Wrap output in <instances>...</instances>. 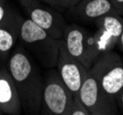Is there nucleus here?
<instances>
[{
    "label": "nucleus",
    "mask_w": 123,
    "mask_h": 115,
    "mask_svg": "<svg viewBox=\"0 0 123 115\" xmlns=\"http://www.w3.org/2000/svg\"><path fill=\"white\" fill-rule=\"evenodd\" d=\"M6 67L19 95L22 111L26 114H40L44 77L37 61L20 44H18L10 52Z\"/></svg>",
    "instance_id": "nucleus-1"
},
{
    "label": "nucleus",
    "mask_w": 123,
    "mask_h": 115,
    "mask_svg": "<svg viewBox=\"0 0 123 115\" xmlns=\"http://www.w3.org/2000/svg\"><path fill=\"white\" fill-rule=\"evenodd\" d=\"M18 44L42 67H56L59 55L58 40L53 39L29 18H23L21 21Z\"/></svg>",
    "instance_id": "nucleus-2"
},
{
    "label": "nucleus",
    "mask_w": 123,
    "mask_h": 115,
    "mask_svg": "<svg viewBox=\"0 0 123 115\" xmlns=\"http://www.w3.org/2000/svg\"><path fill=\"white\" fill-rule=\"evenodd\" d=\"M60 40L67 51L87 69H90L96 60L102 54L95 32H90L76 24H67Z\"/></svg>",
    "instance_id": "nucleus-3"
},
{
    "label": "nucleus",
    "mask_w": 123,
    "mask_h": 115,
    "mask_svg": "<svg viewBox=\"0 0 123 115\" xmlns=\"http://www.w3.org/2000/svg\"><path fill=\"white\" fill-rule=\"evenodd\" d=\"M73 94L57 70L50 68L44 76V88L40 114L70 115Z\"/></svg>",
    "instance_id": "nucleus-4"
},
{
    "label": "nucleus",
    "mask_w": 123,
    "mask_h": 115,
    "mask_svg": "<svg viewBox=\"0 0 123 115\" xmlns=\"http://www.w3.org/2000/svg\"><path fill=\"white\" fill-rule=\"evenodd\" d=\"M89 72L97 79L101 89L115 99L123 89V59L118 52H104L96 60Z\"/></svg>",
    "instance_id": "nucleus-5"
},
{
    "label": "nucleus",
    "mask_w": 123,
    "mask_h": 115,
    "mask_svg": "<svg viewBox=\"0 0 123 115\" xmlns=\"http://www.w3.org/2000/svg\"><path fill=\"white\" fill-rule=\"evenodd\" d=\"M78 95L91 115H117L119 113L115 99L101 89L97 79L89 71Z\"/></svg>",
    "instance_id": "nucleus-6"
},
{
    "label": "nucleus",
    "mask_w": 123,
    "mask_h": 115,
    "mask_svg": "<svg viewBox=\"0 0 123 115\" xmlns=\"http://www.w3.org/2000/svg\"><path fill=\"white\" fill-rule=\"evenodd\" d=\"M58 43L59 55L56 64L57 71L73 96L77 95L86 78L89 69L67 51L61 40H58Z\"/></svg>",
    "instance_id": "nucleus-7"
},
{
    "label": "nucleus",
    "mask_w": 123,
    "mask_h": 115,
    "mask_svg": "<svg viewBox=\"0 0 123 115\" xmlns=\"http://www.w3.org/2000/svg\"><path fill=\"white\" fill-rule=\"evenodd\" d=\"M23 8L28 18L53 39H62L67 24L59 12L45 6L40 0H33Z\"/></svg>",
    "instance_id": "nucleus-8"
},
{
    "label": "nucleus",
    "mask_w": 123,
    "mask_h": 115,
    "mask_svg": "<svg viewBox=\"0 0 123 115\" xmlns=\"http://www.w3.org/2000/svg\"><path fill=\"white\" fill-rule=\"evenodd\" d=\"M95 32L98 45L102 53L113 51L123 31V17L120 14H109L94 21Z\"/></svg>",
    "instance_id": "nucleus-9"
},
{
    "label": "nucleus",
    "mask_w": 123,
    "mask_h": 115,
    "mask_svg": "<svg viewBox=\"0 0 123 115\" xmlns=\"http://www.w3.org/2000/svg\"><path fill=\"white\" fill-rule=\"evenodd\" d=\"M0 110L7 115L23 112L19 95L6 64L0 69Z\"/></svg>",
    "instance_id": "nucleus-10"
},
{
    "label": "nucleus",
    "mask_w": 123,
    "mask_h": 115,
    "mask_svg": "<svg viewBox=\"0 0 123 115\" xmlns=\"http://www.w3.org/2000/svg\"><path fill=\"white\" fill-rule=\"evenodd\" d=\"M72 15L82 21H95L109 14H119L111 0H81L71 9Z\"/></svg>",
    "instance_id": "nucleus-11"
},
{
    "label": "nucleus",
    "mask_w": 123,
    "mask_h": 115,
    "mask_svg": "<svg viewBox=\"0 0 123 115\" xmlns=\"http://www.w3.org/2000/svg\"><path fill=\"white\" fill-rule=\"evenodd\" d=\"M21 17L18 12L9 20L0 25V56L7 61L13 49L18 44Z\"/></svg>",
    "instance_id": "nucleus-12"
},
{
    "label": "nucleus",
    "mask_w": 123,
    "mask_h": 115,
    "mask_svg": "<svg viewBox=\"0 0 123 115\" xmlns=\"http://www.w3.org/2000/svg\"><path fill=\"white\" fill-rule=\"evenodd\" d=\"M70 115H91L86 106L84 104L82 99H80L79 95L73 96V102L71 107Z\"/></svg>",
    "instance_id": "nucleus-13"
},
{
    "label": "nucleus",
    "mask_w": 123,
    "mask_h": 115,
    "mask_svg": "<svg viewBox=\"0 0 123 115\" xmlns=\"http://www.w3.org/2000/svg\"><path fill=\"white\" fill-rule=\"evenodd\" d=\"M17 13L10 7L7 0H0V25L9 20Z\"/></svg>",
    "instance_id": "nucleus-14"
},
{
    "label": "nucleus",
    "mask_w": 123,
    "mask_h": 115,
    "mask_svg": "<svg viewBox=\"0 0 123 115\" xmlns=\"http://www.w3.org/2000/svg\"><path fill=\"white\" fill-rule=\"evenodd\" d=\"M81 0H51L52 6L62 7L65 9H71L74 6H76Z\"/></svg>",
    "instance_id": "nucleus-15"
},
{
    "label": "nucleus",
    "mask_w": 123,
    "mask_h": 115,
    "mask_svg": "<svg viewBox=\"0 0 123 115\" xmlns=\"http://www.w3.org/2000/svg\"><path fill=\"white\" fill-rule=\"evenodd\" d=\"M115 100H116V103H117L119 111H121L123 113V89L115 97Z\"/></svg>",
    "instance_id": "nucleus-16"
},
{
    "label": "nucleus",
    "mask_w": 123,
    "mask_h": 115,
    "mask_svg": "<svg viewBox=\"0 0 123 115\" xmlns=\"http://www.w3.org/2000/svg\"><path fill=\"white\" fill-rule=\"evenodd\" d=\"M111 2L118 13L123 16V0H111Z\"/></svg>",
    "instance_id": "nucleus-17"
},
{
    "label": "nucleus",
    "mask_w": 123,
    "mask_h": 115,
    "mask_svg": "<svg viewBox=\"0 0 123 115\" xmlns=\"http://www.w3.org/2000/svg\"><path fill=\"white\" fill-rule=\"evenodd\" d=\"M117 47L121 51V52L123 53V31L120 34V36L118 38V42H117Z\"/></svg>",
    "instance_id": "nucleus-18"
},
{
    "label": "nucleus",
    "mask_w": 123,
    "mask_h": 115,
    "mask_svg": "<svg viewBox=\"0 0 123 115\" xmlns=\"http://www.w3.org/2000/svg\"><path fill=\"white\" fill-rule=\"evenodd\" d=\"M18 1H19V3L22 5V6L24 7V6H26L29 5L30 3H31L33 0H18Z\"/></svg>",
    "instance_id": "nucleus-19"
},
{
    "label": "nucleus",
    "mask_w": 123,
    "mask_h": 115,
    "mask_svg": "<svg viewBox=\"0 0 123 115\" xmlns=\"http://www.w3.org/2000/svg\"><path fill=\"white\" fill-rule=\"evenodd\" d=\"M6 60H5L4 58H2L0 56V69L3 67L4 65H6Z\"/></svg>",
    "instance_id": "nucleus-20"
},
{
    "label": "nucleus",
    "mask_w": 123,
    "mask_h": 115,
    "mask_svg": "<svg viewBox=\"0 0 123 115\" xmlns=\"http://www.w3.org/2000/svg\"><path fill=\"white\" fill-rule=\"evenodd\" d=\"M41 2H43V3H45V4H48V5H50L52 6V4H51V0H40Z\"/></svg>",
    "instance_id": "nucleus-21"
},
{
    "label": "nucleus",
    "mask_w": 123,
    "mask_h": 115,
    "mask_svg": "<svg viewBox=\"0 0 123 115\" xmlns=\"http://www.w3.org/2000/svg\"><path fill=\"white\" fill-rule=\"evenodd\" d=\"M3 114H4V113H3V112H2V110H0V115H3Z\"/></svg>",
    "instance_id": "nucleus-22"
},
{
    "label": "nucleus",
    "mask_w": 123,
    "mask_h": 115,
    "mask_svg": "<svg viewBox=\"0 0 123 115\" xmlns=\"http://www.w3.org/2000/svg\"><path fill=\"white\" fill-rule=\"evenodd\" d=\"M122 59H123V58H122Z\"/></svg>",
    "instance_id": "nucleus-23"
}]
</instances>
